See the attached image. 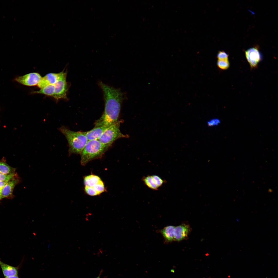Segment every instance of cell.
Segmentation results:
<instances>
[{
    "instance_id": "5",
    "label": "cell",
    "mask_w": 278,
    "mask_h": 278,
    "mask_svg": "<svg viewBox=\"0 0 278 278\" xmlns=\"http://www.w3.org/2000/svg\"><path fill=\"white\" fill-rule=\"evenodd\" d=\"M58 80L54 84L55 90L53 97L57 101L62 99H67V93L68 85L66 82L67 74L62 72Z\"/></svg>"
},
{
    "instance_id": "27",
    "label": "cell",
    "mask_w": 278,
    "mask_h": 278,
    "mask_svg": "<svg viewBox=\"0 0 278 278\" xmlns=\"http://www.w3.org/2000/svg\"><path fill=\"white\" fill-rule=\"evenodd\" d=\"M2 196H1V193H0V200H1V199H2Z\"/></svg>"
},
{
    "instance_id": "13",
    "label": "cell",
    "mask_w": 278,
    "mask_h": 278,
    "mask_svg": "<svg viewBox=\"0 0 278 278\" xmlns=\"http://www.w3.org/2000/svg\"><path fill=\"white\" fill-rule=\"evenodd\" d=\"M84 190L88 195L91 196L98 195L105 190L104 183L101 180L93 187L85 186Z\"/></svg>"
},
{
    "instance_id": "4",
    "label": "cell",
    "mask_w": 278,
    "mask_h": 278,
    "mask_svg": "<svg viewBox=\"0 0 278 278\" xmlns=\"http://www.w3.org/2000/svg\"><path fill=\"white\" fill-rule=\"evenodd\" d=\"M120 121L109 126L98 140L102 144L111 146L116 140L121 138H128V136L122 133L120 130Z\"/></svg>"
},
{
    "instance_id": "7",
    "label": "cell",
    "mask_w": 278,
    "mask_h": 278,
    "mask_svg": "<svg viewBox=\"0 0 278 278\" xmlns=\"http://www.w3.org/2000/svg\"><path fill=\"white\" fill-rule=\"evenodd\" d=\"M247 60L251 67L255 68L262 59V55L257 47H252L245 51Z\"/></svg>"
},
{
    "instance_id": "26",
    "label": "cell",
    "mask_w": 278,
    "mask_h": 278,
    "mask_svg": "<svg viewBox=\"0 0 278 278\" xmlns=\"http://www.w3.org/2000/svg\"><path fill=\"white\" fill-rule=\"evenodd\" d=\"M5 278H19V277H18V275H17V276H11V277H5Z\"/></svg>"
},
{
    "instance_id": "6",
    "label": "cell",
    "mask_w": 278,
    "mask_h": 278,
    "mask_svg": "<svg viewBox=\"0 0 278 278\" xmlns=\"http://www.w3.org/2000/svg\"><path fill=\"white\" fill-rule=\"evenodd\" d=\"M42 77L39 73L32 72L17 77L14 80L22 84L28 86H33L37 85Z\"/></svg>"
},
{
    "instance_id": "23",
    "label": "cell",
    "mask_w": 278,
    "mask_h": 278,
    "mask_svg": "<svg viewBox=\"0 0 278 278\" xmlns=\"http://www.w3.org/2000/svg\"><path fill=\"white\" fill-rule=\"evenodd\" d=\"M221 121L219 119L215 118L208 121L207 123V125L210 127L218 125L220 123Z\"/></svg>"
},
{
    "instance_id": "10",
    "label": "cell",
    "mask_w": 278,
    "mask_h": 278,
    "mask_svg": "<svg viewBox=\"0 0 278 278\" xmlns=\"http://www.w3.org/2000/svg\"><path fill=\"white\" fill-rule=\"evenodd\" d=\"M0 266L5 277L18 275L20 266L15 267L5 263L0 259Z\"/></svg>"
},
{
    "instance_id": "19",
    "label": "cell",
    "mask_w": 278,
    "mask_h": 278,
    "mask_svg": "<svg viewBox=\"0 0 278 278\" xmlns=\"http://www.w3.org/2000/svg\"><path fill=\"white\" fill-rule=\"evenodd\" d=\"M217 64L219 68L223 70L228 69L229 68L230 65L228 60L218 59Z\"/></svg>"
},
{
    "instance_id": "11",
    "label": "cell",
    "mask_w": 278,
    "mask_h": 278,
    "mask_svg": "<svg viewBox=\"0 0 278 278\" xmlns=\"http://www.w3.org/2000/svg\"><path fill=\"white\" fill-rule=\"evenodd\" d=\"M108 127L103 126L94 127L91 130L84 133L88 141L98 140Z\"/></svg>"
},
{
    "instance_id": "14",
    "label": "cell",
    "mask_w": 278,
    "mask_h": 278,
    "mask_svg": "<svg viewBox=\"0 0 278 278\" xmlns=\"http://www.w3.org/2000/svg\"><path fill=\"white\" fill-rule=\"evenodd\" d=\"M175 226L169 225L164 227L160 230V232L162 235L165 241L171 242L174 240V231Z\"/></svg>"
},
{
    "instance_id": "16",
    "label": "cell",
    "mask_w": 278,
    "mask_h": 278,
    "mask_svg": "<svg viewBox=\"0 0 278 278\" xmlns=\"http://www.w3.org/2000/svg\"><path fill=\"white\" fill-rule=\"evenodd\" d=\"M55 90L54 85H50L41 88L38 91L33 92V94H41L53 97Z\"/></svg>"
},
{
    "instance_id": "12",
    "label": "cell",
    "mask_w": 278,
    "mask_h": 278,
    "mask_svg": "<svg viewBox=\"0 0 278 278\" xmlns=\"http://www.w3.org/2000/svg\"><path fill=\"white\" fill-rule=\"evenodd\" d=\"M19 181V179L16 178L7 182L0 191L2 198L7 197L12 195L14 187Z\"/></svg>"
},
{
    "instance_id": "8",
    "label": "cell",
    "mask_w": 278,
    "mask_h": 278,
    "mask_svg": "<svg viewBox=\"0 0 278 278\" xmlns=\"http://www.w3.org/2000/svg\"><path fill=\"white\" fill-rule=\"evenodd\" d=\"M190 231L189 225L183 224L175 227L174 231V241H180L187 237Z\"/></svg>"
},
{
    "instance_id": "25",
    "label": "cell",
    "mask_w": 278,
    "mask_h": 278,
    "mask_svg": "<svg viewBox=\"0 0 278 278\" xmlns=\"http://www.w3.org/2000/svg\"><path fill=\"white\" fill-rule=\"evenodd\" d=\"M103 272V270H101V271L100 272V273H99V275L98 276H97V277H95V278H101L100 277V276H101V274Z\"/></svg>"
},
{
    "instance_id": "9",
    "label": "cell",
    "mask_w": 278,
    "mask_h": 278,
    "mask_svg": "<svg viewBox=\"0 0 278 278\" xmlns=\"http://www.w3.org/2000/svg\"><path fill=\"white\" fill-rule=\"evenodd\" d=\"M61 72L58 73H50L42 77L37 85L41 88L50 85H54L57 82L61 74Z\"/></svg>"
},
{
    "instance_id": "3",
    "label": "cell",
    "mask_w": 278,
    "mask_h": 278,
    "mask_svg": "<svg viewBox=\"0 0 278 278\" xmlns=\"http://www.w3.org/2000/svg\"><path fill=\"white\" fill-rule=\"evenodd\" d=\"M110 146L102 144L98 140L88 141L80 154L81 164L85 166L92 160L101 158Z\"/></svg>"
},
{
    "instance_id": "21",
    "label": "cell",
    "mask_w": 278,
    "mask_h": 278,
    "mask_svg": "<svg viewBox=\"0 0 278 278\" xmlns=\"http://www.w3.org/2000/svg\"><path fill=\"white\" fill-rule=\"evenodd\" d=\"M151 176L156 185L159 188L163 185L164 183V181L160 177L155 175H154Z\"/></svg>"
},
{
    "instance_id": "22",
    "label": "cell",
    "mask_w": 278,
    "mask_h": 278,
    "mask_svg": "<svg viewBox=\"0 0 278 278\" xmlns=\"http://www.w3.org/2000/svg\"><path fill=\"white\" fill-rule=\"evenodd\" d=\"M229 55L223 51H220L218 52L217 57L218 60H228Z\"/></svg>"
},
{
    "instance_id": "2",
    "label": "cell",
    "mask_w": 278,
    "mask_h": 278,
    "mask_svg": "<svg viewBox=\"0 0 278 278\" xmlns=\"http://www.w3.org/2000/svg\"><path fill=\"white\" fill-rule=\"evenodd\" d=\"M58 130L65 136L68 141L69 154H80L88 141L84 132L73 131L64 126Z\"/></svg>"
},
{
    "instance_id": "18",
    "label": "cell",
    "mask_w": 278,
    "mask_h": 278,
    "mask_svg": "<svg viewBox=\"0 0 278 278\" xmlns=\"http://www.w3.org/2000/svg\"><path fill=\"white\" fill-rule=\"evenodd\" d=\"M142 180L145 184L150 189L156 190L158 189L159 187L156 185L151 176H144L142 178Z\"/></svg>"
},
{
    "instance_id": "20",
    "label": "cell",
    "mask_w": 278,
    "mask_h": 278,
    "mask_svg": "<svg viewBox=\"0 0 278 278\" xmlns=\"http://www.w3.org/2000/svg\"><path fill=\"white\" fill-rule=\"evenodd\" d=\"M15 173L10 175H5L0 172V181H8L13 179L16 178Z\"/></svg>"
},
{
    "instance_id": "17",
    "label": "cell",
    "mask_w": 278,
    "mask_h": 278,
    "mask_svg": "<svg viewBox=\"0 0 278 278\" xmlns=\"http://www.w3.org/2000/svg\"><path fill=\"white\" fill-rule=\"evenodd\" d=\"M15 169L12 167L5 162L0 161V172L5 175L15 173Z\"/></svg>"
},
{
    "instance_id": "15",
    "label": "cell",
    "mask_w": 278,
    "mask_h": 278,
    "mask_svg": "<svg viewBox=\"0 0 278 278\" xmlns=\"http://www.w3.org/2000/svg\"><path fill=\"white\" fill-rule=\"evenodd\" d=\"M101 180L98 176L93 175H89L85 177L84 179L85 186L93 187Z\"/></svg>"
},
{
    "instance_id": "1",
    "label": "cell",
    "mask_w": 278,
    "mask_h": 278,
    "mask_svg": "<svg viewBox=\"0 0 278 278\" xmlns=\"http://www.w3.org/2000/svg\"><path fill=\"white\" fill-rule=\"evenodd\" d=\"M105 102L104 111L94 123V127L109 126L118 121L121 105L126 97L125 93L120 89L109 86L101 81L99 82Z\"/></svg>"
},
{
    "instance_id": "24",
    "label": "cell",
    "mask_w": 278,
    "mask_h": 278,
    "mask_svg": "<svg viewBox=\"0 0 278 278\" xmlns=\"http://www.w3.org/2000/svg\"><path fill=\"white\" fill-rule=\"evenodd\" d=\"M8 181H0V191Z\"/></svg>"
}]
</instances>
